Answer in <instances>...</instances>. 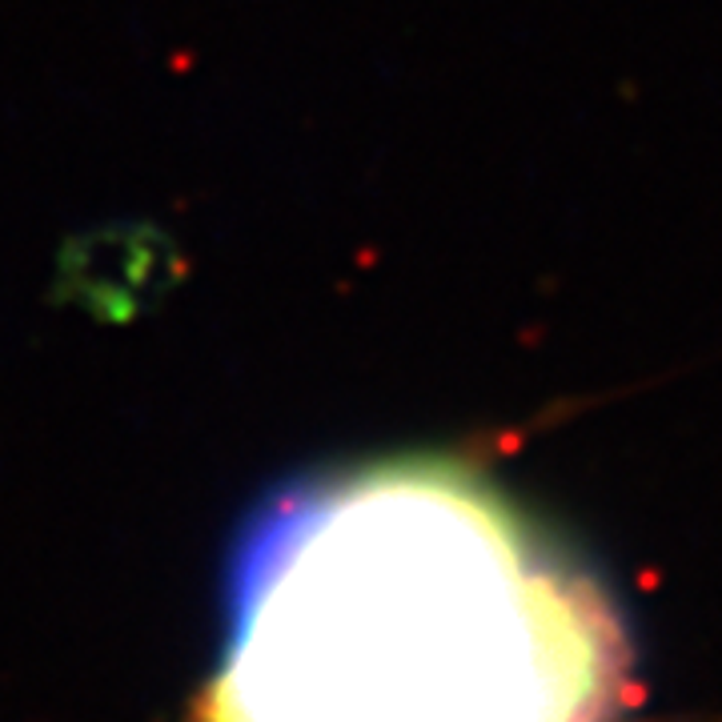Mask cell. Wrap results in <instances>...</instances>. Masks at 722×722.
I'll list each match as a JSON object with an SVG mask.
<instances>
[{"instance_id": "obj_1", "label": "cell", "mask_w": 722, "mask_h": 722, "mask_svg": "<svg viewBox=\"0 0 722 722\" xmlns=\"http://www.w3.org/2000/svg\"><path fill=\"white\" fill-rule=\"evenodd\" d=\"M631 643L606 590L450 458L289 485L241 530L193 722H614Z\"/></svg>"}]
</instances>
